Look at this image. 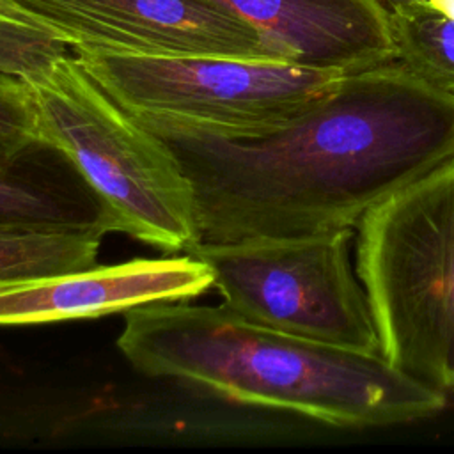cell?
Returning <instances> with one entry per match:
<instances>
[{"label":"cell","mask_w":454,"mask_h":454,"mask_svg":"<svg viewBox=\"0 0 454 454\" xmlns=\"http://www.w3.org/2000/svg\"><path fill=\"white\" fill-rule=\"evenodd\" d=\"M133 117L186 174L199 243L353 231L376 204L454 161V96L397 60L342 74L300 115L254 138Z\"/></svg>","instance_id":"1"},{"label":"cell","mask_w":454,"mask_h":454,"mask_svg":"<svg viewBox=\"0 0 454 454\" xmlns=\"http://www.w3.org/2000/svg\"><path fill=\"white\" fill-rule=\"evenodd\" d=\"M117 348L138 372L200 385L229 401L333 427H385L440 413L449 394L383 355L257 325L220 305L147 303L124 312Z\"/></svg>","instance_id":"2"},{"label":"cell","mask_w":454,"mask_h":454,"mask_svg":"<svg viewBox=\"0 0 454 454\" xmlns=\"http://www.w3.org/2000/svg\"><path fill=\"white\" fill-rule=\"evenodd\" d=\"M23 80L43 145L82 176L103 207L108 232L170 254L199 243L195 195L177 158L87 74L74 51Z\"/></svg>","instance_id":"3"},{"label":"cell","mask_w":454,"mask_h":454,"mask_svg":"<svg viewBox=\"0 0 454 454\" xmlns=\"http://www.w3.org/2000/svg\"><path fill=\"white\" fill-rule=\"evenodd\" d=\"M356 275L381 355L413 380L454 394V161L365 213Z\"/></svg>","instance_id":"4"},{"label":"cell","mask_w":454,"mask_h":454,"mask_svg":"<svg viewBox=\"0 0 454 454\" xmlns=\"http://www.w3.org/2000/svg\"><path fill=\"white\" fill-rule=\"evenodd\" d=\"M87 74L126 112L222 138L284 126L342 76L289 62L238 57H149L74 51Z\"/></svg>","instance_id":"5"},{"label":"cell","mask_w":454,"mask_h":454,"mask_svg":"<svg viewBox=\"0 0 454 454\" xmlns=\"http://www.w3.org/2000/svg\"><path fill=\"white\" fill-rule=\"evenodd\" d=\"M353 231L314 238L197 243L239 316L298 337L381 355L367 294L349 262Z\"/></svg>","instance_id":"6"},{"label":"cell","mask_w":454,"mask_h":454,"mask_svg":"<svg viewBox=\"0 0 454 454\" xmlns=\"http://www.w3.org/2000/svg\"><path fill=\"white\" fill-rule=\"evenodd\" d=\"M7 2L73 51L273 60L250 25L206 0Z\"/></svg>","instance_id":"7"},{"label":"cell","mask_w":454,"mask_h":454,"mask_svg":"<svg viewBox=\"0 0 454 454\" xmlns=\"http://www.w3.org/2000/svg\"><path fill=\"white\" fill-rule=\"evenodd\" d=\"M211 286L213 271L190 254L0 282V326L124 314L147 303L195 298Z\"/></svg>","instance_id":"8"},{"label":"cell","mask_w":454,"mask_h":454,"mask_svg":"<svg viewBox=\"0 0 454 454\" xmlns=\"http://www.w3.org/2000/svg\"><path fill=\"white\" fill-rule=\"evenodd\" d=\"M250 25L273 60L340 74L395 60L380 0H206Z\"/></svg>","instance_id":"9"},{"label":"cell","mask_w":454,"mask_h":454,"mask_svg":"<svg viewBox=\"0 0 454 454\" xmlns=\"http://www.w3.org/2000/svg\"><path fill=\"white\" fill-rule=\"evenodd\" d=\"M103 236L99 229L0 225V282L92 268Z\"/></svg>","instance_id":"10"},{"label":"cell","mask_w":454,"mask_h":454,"mask_svg":"<svg viewBox=\"0 0 454 454\" xmlns=\"http://www.w3.org/2000/svg\"><path fill=\"white\" fill-rule=\"evenodd\" d=\"M0 225L99 229L108 225L98 199L83 200L53 181L20 168H0Z\"/></svg>","instance_id":"11"},{"label":"cell","mask_w":454,"mask_h":454,"mask_svg":"<svg viewBox=\"0 0 454 454\" xmlns=\"http://www.w3.org/2000/svg\"><path fill=\"white\" fill-rule=\"evenodd\" d=\"M388 11L395 60L427 85L454 96V20L422 4Z\"/></svg>","instance_id":"12"},{"label":"cell","mask_w":454,"mask_h":454,"mask_svg":"<svg viewBox=\"0 0 454 454\" xmlns=\"http://www.w3.org/2000/svg\"><path fill=\"white\" fill-rule=\"evenodd\" d=\"M46 147L39 137L37 114L23 78L0 74V168H12L34 149Z\"/></svg>","instance_id":"13"},{"label":"cell","mask_w":454,"mask_h":454,"mask_svg":"<svg viewBox=\"0 0 454 454\" xmlns=\"http://www.w3.org/2000/svg\"><path fill=\"white\" fill-rule=\"evenodd\" d=\"M0 18H28L20 9H16L11 2L0 0Z\"/></svg>","instance_id":"14"}]
</instances>
